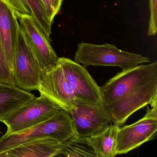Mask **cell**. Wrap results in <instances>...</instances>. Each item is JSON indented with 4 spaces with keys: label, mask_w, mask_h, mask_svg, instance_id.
<instances>
[{
    "label": "cell",
    "mask_w": 157,
    "mask_h": 157,
    "mask_svg": "<svg viewBox=\"0 0 157 157\" xmlns=\"http://www.w3.org/2000/svg\"><path fill=\"white\" fill-rule=\"evenodd\" d=\"M147 107L146 114L134 124L119 127L117 137V155L126 154L145 142L156 139L157 132V101Z\"/></svg>",
    "instance_id": "obj_6"
},
{
    "label": "cell",
    "mask_w": 157,
    "mask_h": 157,
    "mask_svg": "<svg viewBox=\"0 0 157 157\" xmlns=\"http://www.w3.org/2000/svg\"><path fill=\"white\" fill-rule=\"evenodd\" d=\"M119 127L110 124L101 132L85 138L88 144L93 149L95 157L116 156L117 137Z\"/></svg>",
    "instance_id": "obj_15"
},
{
    "label": "cell",
    "mask_w": 157,
    "mask_h": 157,
    "mask_svg": "<svg viewBox=\"0 0 157 157\" xmlns=\"http://www.w3.org/2000/svg\"><path fill=\"white\" fill-rule=\"evenodd\" d=\"M30 8L32 16L48 38L51 40V27L52 23L40 0H25Z\"/></svg>",
    "instance_id": "obj_16"
},
{
    "label": "cell",
    "mask_w": 157,
    "mask_h": 157,
    "mask_svg": "<svg viewBox=\"0 0 157 157\" xmlns=\"http://www.w3.org/2000/svg\"><path fill=\"white\" fill-rule=\"evenodd\" d=\"M18 12L31 14L30 8L25 0H7Z\"/></svg>",
    "instance_id": "obj_21"
},
{
    "label": "cell",
    "mask_w": 157,
    "mask_h": 157,
    "mask_svg": "<svg viewBox=\"0 0 157 157\" xmlns=\"http://www.w3.org/2000/svg\"><path fill=\"white\" fill-rule=\"evenodd\" d=\"M157 99V76L104 106L113 124L120 127L136 111Z\"/></svg>",
    "instance_id": "obj_5"
},
{
    "label": "cell",
    "mask_w": 157,
    "mask_h": 157,
    "mask_svg": "<svg viewBox=\"0 0 157 157\" xmlns=\"http://www.w3.org/2000/svg\"><path fill=\"white\" fill-rule=\"evenodd\" d=\"M12 75L13 84L18 88L26 91L38 90L42 72L25 40L20 24Z\"/></svg>",
    "instance_id": "obj_7"
},
{
    "label": "cell",
    "mask_w": 157,
    "mask_h": 157,
    "mask_svg": "<svg viewBox=\"0 0 157 157\" xmlns=\"http://www.w3.org/2000/svg\"><path fill=\"white\" fill-rule=\"evenodd\" d=\"M40 1L45 10L50 21L53 23L54 18L61 9L63 0H40Z\"/></svg>",
    "instance_id": "obj_19"
},
{
    "label": "cell",
    "mask_w": 157,
    "mask_h": 157,
    "mask_svg": "<svg viewBox=\"0 0 157 157\" xmlns=\"http://www.w3.org/2000/svg\"><path fill=\"white\" fill-rule=\"evenodd\" d=\"M38 90L68 113L77 108V98L59 63L49 72L42 74Z\"/></svg>",
    "instance_id": "obj_11"
},
{
    "label": "cell",
    "mask_w": 157,
    "mask_h": 157,
    "mask_svg": "<svg viewBox=\"0 0 157 157\" xmlns=\"http://www.w3.org/2000/svg\"><path fill=\"white\" fill-rule=\"evenodd\" d=\"M156 76L157 61L148 65L141 64L118 72L101 87L104 106L116 101Z\"/></svg>",
    "instance_id": "obj_8"
},
{
    "label": "cell",
    "mask_w": 157,
    "mask_h": 157,
    "mask_svg": "<svg viewBox=\"0 0 157 157\" xmlns=\"http://www.w3.org/2000/svg\"><path fill=\"white\" fill-rule=\"evenodd\" d=\"M75 136H77L71 117L66 110L61 109L43 123L17 133L5 134L0 138V153L47 137L62 143Z\"/></svg>",
    "instance_id": "obj_1"
},
{
    "label": "cell",
    "mask_w": 157,
    "mask_h": 157,
    "mask_svg": "<svg viewBox=\"0 0 157 157\" xmlns=\"http://www.w3.org/2000/svg\"><path fill=\"white\" fill-rule=\"evenodd\" d=\"M16 15L25 40L38 63L42 74L49 72L58 63V57L47 36L30 14L16 11Z\"/></svg>",
    "instance_id": "obj_4"
},
{
    "label": "cell",
    "mask_w": 157,
    "mask_h": 157,
    "mask_svg": "<svg viewBox=\"0 0 157 157\" xmlns=\"http://www.w3.org/2000/svg\"><path fill=\"white\" fill-rule=\"evenodd\" d=\"M0 83L13 84L12 72L7 63L1 40H0Z\"/></svg>",
    "instance_id": "obj_18"
},
{
    "label": "cell",
    "mask_w": 157,
    "mask_h": 157,
    "mask_svg": "<svg viewBox=\"0 0 157 157\" xmlns=\"http://www.w3.org/2000/svg\"><path fill=\"white\" fill-rule=\"evenodd\" d=\"M58 63L77 100L104 106L101 87L90 75L86 67L65 57L59 58Z\"/></svg>",
    "instance_id": "obj_9"
},
{
    "label": "cell",
    "mask_w": 157,
    "mask_h": 157,
    "mask_svg": "<svg viewBox=\"0 0 157 157\" xmlns=\"http://www.w3.org/2000/svg\"><path fill=\"white\" fill-rule=\"evenodd\" d=\"M150 16L147 33L149 36H155L157 33V0H149Z\"/></svg>",
    "instance_id": "obj_20"
},
{
    "label": "cell",
    "mask_w": 157,
    "mask_h": 157,
    "mask_svg": "<svg viewBox=\"0 0 157 157\" xmlns=\"http://www.w3.org/2000/svg\"><path fill=\"white\" fill-rule=\"evenodd\" d=\"M16 12L7 0H0V40L12 72L19 26Z\"/></svg>",
    "instance_id": "obj_12"
},
{
    "label": "cell",
    "mask_w": 157,
    "mask_h": 157,
    "mask_svg": "<svg viewBox=\"0 0 157 157\" xmlns=\"http://www.w3.org/2000/svg\"><path fill=\"white\" fill-rule=\"evenodd\" d=\"M62 156L66 157H94V151L88 144L86 139L75 136L64 148Z\"/></svg>",
    "instance_id": "obj_17"
},
{
    "label": "cell",
    "mask_w": 157,
    "mask_h": 157,
    "mask_svg": "<svg viewBox=\"0 0 157 157\" xmlns=\"http://www.w3.org/2000/svg\"><path fill=\"white\" fill-rule=\"evenodd\" d=\"M74 59L75 62L85 67L113 66L119 67L122 71L150 62L148 57L123 51L113 44L96 45L83 42L78 44Z\"/></svg>",
    "instance_id": "obj_2"
},
{
    "label": "cell",
    "mask_w": 157,
    "mask_h": 157,
    "mask_svg": "<svg viewBox=\"0 0 157 157\" xmlns=\"http://www.w3.org/2000/svg\"><path fill=\"white\" fill-rule=\"evenodd\" d=\"M62 108L43 94L24 105L3 118L6 134H13L44 122Z\"/></svg>",
    "instance_id": "obj_3"
},
{
    "label": "cell",
    "mask_w": 157,
    "mask_h": 157,
    "mask_svg": "<svg viewBox=\"0 0 157 157\" xmlns=\"http://www.w3.org/2000/svg\"><path fill=\"white\" fill-rule=\"evenodd\" d=\"M78 137L86 138L98 134L112 122L104 106L77 100L76 110L68 113Z\"/></svg>",
    "instance_id": "obj_10"
},
{
    "label": "cell",
    "mask_w": 157,
    "mask_h": 157,
    "mask_svg": "<svg viewBox=\"0 0 157 157\" xmlns=\"http://www.w3.org/2000/svg\"><path fill=\"white\" fill-rule=\"evenodd\" d=\"M36 98L33 94L13 84L0 83V121Z\"/></svg>",
    "instance_id": "obj_14"
},
{
    "label": "cell",
    "mask_w": 157,
    "mask_h": 157,
    "mask_svg": "<svg viewBox=\"0 0 157 157\" xmlns=\"http://www.w3.org/2000/svg\"><path fill=\"white\" fill-rule=\"evenodd\" d=\"M73 137L62 143L50 137L36 140L0 153V157H49L60 156L64 148L69 144Z\"/></svg>",
    "instance_id": "obj_13"
},
{
    "label": "cell",
    "mask_w": 157,
    "mask_h": 157,
    "mask_svg": "<svg viewBox=\"0 0 157 157\" xmlns=\"http://www.w3.org/2000/svg\"><path fill=\"white\" fill-rule=\"evenodd\" d=\"M0 133H1V131H0Z\"/></svg>",
    "instance_id": "obj_22"
}]
</instances>
